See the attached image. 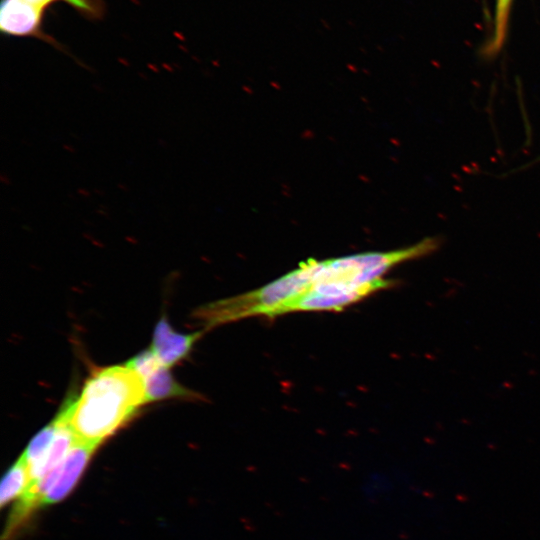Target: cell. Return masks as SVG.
<instances>
[{
    "label": "cell",
    "instance_id": "6da1fadb",
    "mask_svg": "<svg viewBox=\"0 0 540 540\" xmlns=\"http://www.w3.org/2000/svg\"><path fill=\"white\" fill-rule=\"evenodd\" d=\"M146 404L141 377L130 366L96 369L80 393L67 401L58 417L80 442L98 446Z\"/></svg>",
    "mask_w": 540,
    "mask_h": 540
},
{
    "label": "cell",
    "instance_id": "7a4b0ae2",
    "mask_svg": "<svg viewBox=\"0 0 540 540\" xmlns=\"http://www.w3.org/2000/svg\"><path fill=\"white\" fill-rule=\"evenodd\" d=\"M311 284L312 272L307 260L259 289L198 308L194 312V318L206 328L252 316L273 318L281 307L307 291Z\"/></svg>",
    "mask_w": 540,
    "mask_h": 540
},
{
    "label": "cell",
    "instance_id": "3957f363",
    "mask_svg": "<svg viewBox=\"0 0 540 540\" xmlns=\"http://www.w3.org/2000/svg\"><path fill=\"white\" fill-rule=\"evenodd\" d=\"M394 285V281L388 279L365 285L317 281L303 294L281 307L277 316L295 311H339L376 291Z\"/></svg>",
    "mask_w": 540,
    "mask_h": 540
},
{
    "label": "cell",
    "instance_id": "277c9868",
    "mask_svg": "<svg viewBox=\"0 0 540 540\" xmlns=\"http://www.w3.org/2000/svg\"><path fill=\"white\" fill-rule=\"evenodd\" d=\"M143 381L146 404L159 400L179 398L200 400L202 397L181 385L172 376L170 368L164 366L151 349L140 352L127 363Z\"/></svg>",
    "mask_w": 540,
    "mask_h": 540
},
{
    "label": "cell",
    "instance_id": "5b68a950",
    "mask_svg": "<svg viewBox=\"0 0 540 540\" xmlns=\"http://www.w3.org/2000/svg\"><path fill=\"white\" fill-rule=\"evenodd\" d=\"M44 11L25 0H2L0 5V29L9 36L36 37L59 48L55 40L43 33L41 28Z\"/></svg>",
    "mask_w": 540,
    "mask_h": 540
},
{
    "label": "cell",
    "instance_id": "8992f818",
    "mask_svg": "<svg viewBox=\"0 0 540 540\" xmlns=\"http://www.w3.org/2000/svg\"><path fill=\"white\" fill-rule=\"evenodd\" d=\"M97 446L76 441L64 460L56 467V478L41 501L42 505L64 499L74 488Z\"/></svg>",
    "mask_w": 540,
    "mask_h": 540
},
{
    "label": "cell",
    "instance_id": "52a82bcc",
    "mask_svg": "<svg viewBox=\"0 0 540 540\" xmlns=\"http://www.w3.org/2000/svg\"><path fill=\"white\" fill-rule=\"evenodd\" d=\"M201 336L202 331L189 334L177 332L164 315L154 327L150 349L164 366L171 368L190 354Z\"/></svg>",
    "mask_w": 540,
    "mask_h": 540
},
{
    "label": "cell",
    "instance_id": "ba28073f",
    "mask_svg": "<svg viewBox=\"0 0 540 540\" xmlns=\"http://www.w3.org/2000/svg\"><path fill=\"white\" fill-rule=\"evenodd\" d=\"M57 427V421L54 419L34 436L21 455L28 466L29 483L34 478L40 464L50 449L56 435Z\"/></svg>",
    "mask_w": 540,
    "mask_h": 540
},
{
    "label": "cell",
    "instance_id": "9c48e42d",
    "mask_svg": "<svg viewBox=\"0 0 540 540\" xmlns=\"http://www.w3.org/2000/svg\"><path fill=\"white\" fill-rule=\"evenodd\" d=\"M29 485V472L25 460L20 457L4 475L0 488V505L4 507L23 495Z\"/></svg>",
    "mask_w": 540,
    "mask_h": 540
},
{
    "label": "cell",
    "instance_id": "30bf717a",
    "mask_svg": "<svg viewBox=\"0 0 540 540\" xmlns=\"http://www.w3.org/2000/svg\"><path fill=\"white\" fill-rule=\"evenodd\" d=\"M36 8L45 9L56 1H64L83 15L97 18L103 13V3L100 0H25Z\"/></svg>",
    "mask_w": 540,
    "mask_h": 540
},
{
    "label": "cell",
    "instance_id": "8fae6325",
    "mask_svg": "<svg viewBox=\"0 0 540 540\" xmlns=\"http://www.w3.org/2000/svg\"><path fill=\"white\" fill-rule=\"evenodd\" d=\"M511 2L512 0H497L496 2L495 33L489 50L491 52L497 51L504 42Z\"/></svg>",
    "mask_w": 540,
    "mask_h": 540
}]
</instances>
